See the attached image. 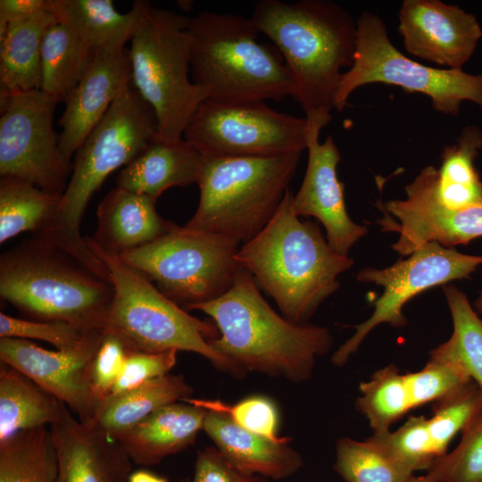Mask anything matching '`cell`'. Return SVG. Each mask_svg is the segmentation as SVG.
<instances>
[{
    "mask_svg": "<svg viewBox=\"0 0 482 482\" xmlns=\"http://www.w3.org/2000/svg\"><path fill=\"white\" fill-rule=\"evenodd\" d=\"M359 389L355 407L374 433L390 430L394 422L412 409L405 375L394 364L378 370Z\"/></svg>",
    "mask_w": 482,
    "mask_h": 482,
    "instance_id": "33",
    "label": "cell"
},
{
    "mask_svg": "<svg viewBox=\"0 0 482 482\" xmlns=\"http://www.w3.org/2000/svg\"><path fill=\"white\" fill-rule=\"evenodd\" d=\"M481 148L482 131L467 127L455 145L443 149L438 170L422 169L418 177L438 204L449 210L482 204V180L474 164Z\"/></svg>",
    "mask_w": 482,
    "mask_h": 482,
    "instance_id": "25",
    "label": "cell"
},
{
    "mask_svg": "<svg viewBox=\"0 0 482 482\" xmlns=\"http://www.w3.org/2000/svg\"><path fill=\"white\" fill-rule=\"evenodd\" d=\"M203 161V154L184 138L176 143L157 139L123 167L116 187L156 201L172 187L197 184Z\"/></svg>",
    "mask_w": 482,
    "mask_h": 482,
    "instance_id": "24",
    "label": "cell"
},
{
    "mask_svg": "<svg viewBox=\"0 0 482 482\" xmlns=\"http://www.w3.org/2000/svg\"><path fill=\"white\" fill-rule=\"evenodd\" d=\"M239 245L223 236L173 224L154 242L118 257L187 311L233 287L245 269L236 259Z\"/></svg>",
    "mask_w": 482,
    "mask_h": 482,
    "instance_id": "10",
    "label": "cell"
},
{
    "mask_svg": "<svg viewBox=\"0 0 482 482\" xmlns=\"http://www.w3.org/2000/svg\"><path fill=\"white\" fill-rule=\"evenodd\" d=\"M482 264V255H470L454 248L429 243L384 269L365 268L357 274V280L383 287L384 291L374 303L372 315L356 325L354 334L333 353L331 362L344 365L354 353L366 336L382 323L395 328L406 325L403 314L404 304L418 294L455 279L467 278Z\"/></svg>",
    "mask_w": 482,
    "mask_h": 482,
    "instance_id": "14",
    "label": "cell"
},
{
    "mask_svg": "<svg viewBox=\"0 0 482 482\" xmlns=\"http://www.w3.org/2000/svg\"><path fill=\"white\" fill-rule=\"evenodd\" d=\"M155 202L119 187L112 189L98 205L93 240L116 256L154 242L174 224L157 213Z\"/></svg>",
    "mask_w": 482,
    "mask_h": 482,
    "instance_id": "22",
    "label": "cell"
},
{
    "mask_svg": "<svg viewBox=\"0 0 482 482\" xmlns=\"http://www.w3.org/2000/svg\"><path fill=\"white\" fill-rule=\"evenodd\" d=\"M198 207L185 227L246 243L278 210L300 153L276 157L204 155Z\"/></svg>",
    "mask_w": 482,
    "mask_h": 482,
    "instance_id": "8",
    "label": "cell"
},
{
    "mask_svg": "<svg viewBox=\"0 0 482 482\" xmlns=\"http://www.w3.org/2000/svg\"><path fill=\"white\" fill-rule=\"evenodd\" d=\"M482 417V393L474 381L435 402L428 431L439 459L453 436Z\"/></svg>",
    "mask_w": 482,
    "mask_h": 482,
    "instance_id": "37",
    "label": "cell"
},
{
    "mask_svg": "<svg viewBox=\"0 0 482 482\" xmlns=\"http://www.w3.org/2000/svg\"><path fill=\"white\" fill-rule=\"evenodd\" d=\"M0 98V176L63 195L71 167L62 158L53 127L58 103L42 90Z\"/></svg>",
    "mask_w": 482,
    "mask_h": 482,
    "instance_id": "13",
    "label": "cell"
},
{
    "mask_svg": "<svg viewBox=\"0 0 482 482\" xmlns=\"http://www.w3.org/2000/svg\"><path fill=\"white\" fill-rule=\"evenodd\" d=\"M424 477L432 482H482V417L461 432L458 445Z\"/></svg>",
    "mask_w": 482,
    "mask_h": 482,
    "instance_id": "39",
    "label": "cell"
},
{
    "mask_svg": "<svg viewBox=\"0 0 482 482\" xmlns=\"http://www.w3.org/2000/svg\"><path fill=\"white\" fill-rule=\"evenodd\" d=\"M429 354L421 370L404 374L412 408L435 403L473 381L445 343Z\"/></svg>",
    "mask_w": 482,
    "mask_h": 482,
    "instance_id": "35",
    "label": "cell"
},
{
    "mask_svg": "<svg viewBox=\"0 0 482 482\" xmlns=\"http://www.w3.org/2000/svg\"><path fill=\"white\" fill-rule=\"evenodd\" d=\"M91 331L62 321L22 320L0 313V338L42 340L58 350L79 345Z\"/></svg>",
    "mask_w": 482,
    "mask_h": 482,
    "instance_id": "41",
    "label": "cell"
},
{
    "mask_svg": "<svg viewBox=\"0 0 482 482\" xmlns=\"http://www.w3.org/2000/svg\"><path fill=\"white\" fill-rule=\"evenodd\" d=\"M59 21L50 10L7 25L0 40V96L41 90V51L48 29Z\"/></svg>",
    "mask_w": 482,
    "mask_h": 482,
    "instance_id": "27",
    "label": "cell"
},
{
    "mask_svg": "<svg viewBox=\"0 0 482 482\" xmlns=\"http://www.w3.org/2000/svg\"><path fill=\"white\" fill-rule=\"evenodd\" d=\"M293 199L288 188L271 220L239 247L236 259L286 319L307 324L320 303L338 289V275L354 261L333 250L318 225L300 220Z\"/></svg>",
    "mask_w": 482,
    "mask_h": 482,
    "instance_id": "3",
    "label": "cell"
},
{
    "mask_svg": "<svg viewBox=\"0 0 482 482\" xmlns=\"http://www.w3.org/2000/svg\"><path fill=\"white\" fill-rule=\"evenodd\" d=\"M178 351L161 353L129 352L124 370L111 395L135 388L154 378L169 374L175 366Z\"/></svg>",
    "mask_w": 482,
    "mask_h": 482,
    "instance_id": "43",
    "label": "cell"
},
{
    "mask_svg": "<svg viewBox=\"0 0 482 482\" xmlns=\"http://www.w3.org/2000/svg\"><path fill=\"white\" fill-rule=\"evenodd\" d=\"M192 482H270L261 476L246 473L230 463L216 447L199 450Z\"/></svg>",
    "mask_w": 482,
    "mask_h": 482,
    "instance_id": "44",
    "label": "cell"
},
{
    "mask_svg": "<svg viewBox=\"0 0 482 482\" xmlns=\"http://www.w3.org/2000/svg\"><path fill=\"white\" fill-rule=\"evenodd\" d=\"M157 139L155 113L130 83L75 153L58 212L49 229L35 237L67 251L107 279L104 264L80 236V222L90 199L106 178Z\"/></svg>",
    "mask_w": 482,
    "mask_h": 482,
    "instance_id": "4",
    "label": "cell"
},
{
    "mask_svg": "<svg viewBox=\"0 0 482 482\" xmlns=\"http://www.w3.org/2000/svg\"><path fill=\"white\" fill-rule=\"evenodd\" d=\"M203 430L230 463L246 473L280 480L303 465L302 455L289 446L288 438L272 440L249 432L222 412L206 411Z\"/></svg>",
    "mask_w": 482,
    "mask_h": 482,
    "instance_id": "21",
    "label": "cell"
},
{
    "mask_svg": "<svg viewBox=\"0 0 482 482\" xmlns=\"http://www.w3.org/2000/svg\"><path fill=\"white\" fill-rule=\"evenodd\" d=\"M49 8L50 0H1L0 23H20Z\"/></svg>",
    "mask_w": 482,
    "mask_h": 482,
    "instance_id": "45",
    "label": "cell"
},
{
    "mask_svg": "<svg viewBox=\"0 0 482 482\" xmlns=\"http://www.w3.org/2000/svg\"><path fill=\"white\" fill-rule=\"evenodd\" d=\"M96 52L67 24L46 32L41 51V90L57 103L67 98L89 69Z\"/></svg>",
    "mask_w": 482,
    "mask_h": 482,
    "instance_id": "30",
    "label": "cell"
},
{
    "mask_svg": "<svg viewBox=\"0 0 482 482\" xmlns=\"http://www.w3.org/2000/svg\"><path fill=\"white\" fill-rule=\"evenodd\" d=\"M356 21L353 62L343 72L334 99L337 112L345 109L355 89L372 83L424 94L430 97L433 109L445 114L457 115L464 100L472 101L482 109V75L417 62L393 45L379 16L366 11Z\"/></svg>",
    "mask_w": 482,
    "mask_h": 482,
    "instance_id": "11",
    "label": "cell"
},
{
    "mask_svg": "<svg viewBox=\"0 0 482 482\" xmlns=\"http://www.w3.org/2000/svg\"><path fill=\"white\" fill-rule=\"evenodd\" d=\"M130 83L129 48L96 52L89 69L67 98L59 120L62 127L59 150L67 165L71 167V156Z\"/></svg>",
    "mask_w": 482,
    "mask_h": 482,
    "instance_id": "19",
    "label": "cell"
},
{
    "mask_svg": "<svg viewBox=\"0 0 482 482\" xmlns=\"http://www.w3.org/2000/svg\"><path fill=\"white\" fill-rule=\"evenodd\" d=\"M145 0L120 13L111 0H50L49 10L96 51L125 47L132 37Z\"/></svg>",
    "mask_w": 482,
    "mask_h": 482,
    "instance_id": "28",
    "label": "cell"
},
{
    "mask_svg": "<svg viewBox=\"0 0 482 482\" xmlns=\"http://www.w3.org/2000/svg\"><path fill=\"white\" fill-rule=\"evenodd\" d=\"M443 290L453 324V334L445 345L461 361L482 393V318L456 287L448 285Z\"/></svg>",
    "mask_w": 482,
    "mask_h": 482,
    "instance_id": "36",
    "label": "cell"
},
{
    "mask_svg": "<svg viewBox=\"0 0 482 482\" xmlns=\"http://www.w3.org/2000/svg\"><path fill=\"white\" fill-rule=\"evenodd\" d=\"M187 402L206 411L222 412L240 428L272 440H280L278 435V413L270 399L263 396L245 398L230 405L218 400L192 399Z\"/></svg>",
    "mask_w": 482,
    "mask_h": 482,
    "instance_id": "40",
    "label": "cell"
},
{
    "mask_svg": "<svg viewBox=\"0 0 482 482\" xmlns=\"http://www.w3.org/2000/svg\"><path fill=\"white\" fill-rule=\"evenodd\" d=\"M406 199L391 200L384 211L399 220L386 217L379 221L383 230L399 233L392 248L401 255H410L429 243L453 248L482 237V204L449 210L438 204L417 176L406 186Z\"/></svg>",
    "mask_w": 482,
    "mask_h": 482,
    "instance_id": "16",
    "label": "cell"
},
{
    "mask_svg": "<svg viewBox=\"0 0 482 482\" xmlns=\"http://www.w3.org/2000/svg\"><path fill=\"white\" fill-rule=\"evenodd\" d=\"M192 394L191 386L182 375L169 373L100 400L91 421L118 441L158 409L190 398Z\"/></svg>",
    "mask_w": 482,
    "mask_h": 482,
    "instance_id": "26",
    "label": "cell"
},
{
    "mask_svg": "<svg viewBox=\"0 0 482 482\" xmlns=\"http://www.w3.org/2000/svg\"><path fill=\"white\" fill-rule=\"evenodd\" d=\"M189 17L144 2L130 38L131 84L154 110L159 139L176 143L205 94L189 79Z\"/></svg>",
    "mask_w": 482,
    "mask_h": 482,
    "instance_id": "9",
    "label": "cell"
},
{
    "mask_svg": "<svg viewBox=\"0 0 482 482\" xmlns=\"http://www.w3.org/2000/svg\"><path fill=\"white\" fill-rule=\"evenodd\" d=\"M180 482H192L190 479H183Z\"/></svg>",
    "mask_w": 482,
    "mask_h": 482,
    "instance_id": "49",
    "label": "cell"
},
{
    "mask_svg": "<svg viewBox=\"0 0 482 482\" xmlns=\"http://www.w3.org/2000/svg\"><path fill=\"white\" fill-rule=\"evenodd\" d=\"M128 482H168V480L164 477L139 470L130 473Z\"/></svg>",
    "mask_w": 482,
    "mask_h": 482,
    "instance_id": "46",
    "label": "cell"
},
{
    "mask_svg": "<svg viewBox=\"0 0 482 482\" xmlns=\"http://www.w3.org/2000/svg\"><path fill=\"white\" fill-rule=\"evenodd\" d=\"M85 241L104 264L113 289L104 324L105 332L117 337L130 352H193L235 378L246 375L210 345L220 336L213 322L190 315L146 276L102 249L92 237H86Z\"/></svg>",
    "mask_w": 482,
    "mask_h": 482,
    "instance_id": "7",
    "label": "cell"
},
{
    "mask_svg": "<svg viewBox=\"0 0 482 482\" xmlns=\"http://www.w3.org/2000/svg\"><path fill=\"white\" fill-rule=\"evenodd\" d=\"M192 81L206 98L280 101L294 96L292 75L276 46L258 41L250 17L203 11L189 17Z\"/></svg>",
    "mask_w": 482,
    "mask_h": 482,
    "instance_id": "6",
    "label": "cell"
},
{
    "mask_svg": "<svg viewBox=\"0 0 482 482\" xmlns=\"http://www.w3.org/2000/svg\"><path fill=\"white\" fill-rule=\"evenodd\" d=\"M306 119L278 112L262 101L204 99L184 139L202 154L276 157L307 148Z\"/></svg>",
    "mask_w": 482,
    "mask_h": 482,
    "instance_id": "12",
    "label": "cell"
},
{
    "mask_svg": "<svg viewBox=\"0 0 482 482\" xmlns=\"http://www.w3.org/2000/svg\"><path fill=\"white\" fill-rule=\"evenodd\" d=\"M192 310L212 318L220 336L210 345L245 374L256 371L302 383L312 377L316 358L333 345L327 328L296 324L277 313L246 269L228 292L187 309Z\"/></svg>",
    "mask_w": 482,
    "mask_h": 482,
    "instance_id": "2",
    "label": "cell"
},
{
    "mask_svg": "<svg viewBox=\"0 0 482 482\" xmlns=\"http://www.w3.org/2000/svg\"><path fill=\"white\" fill-rule=\"evenodd\" d=\"M333 468L345 482H407L413 476L370 437L339 439Z\"/></svg>",
    "mask_w": 482,
    "mask_h": 482,
    "instance_id": "34",
    "label": "cell"
},
{
    "mask_svg": "<svg viewBox=\"0 0 482 482\" xmlns=\"http://www.w3.org/2000/svg\"><path fill=\"white\" fill-rule=\"evenodd\" d=\"M104 335V329H95L79 345L54 351L28 339L4 337L0 360L63 403L79 420L89 421L98 403L92 386V365Z\"/></svg>",
    "mask_w": 482,
    "mask_h": 482,
    "instance_id": "15",
    "label": "cell"
},
{
    "mask_svg": "<svg viewBox=\"0 0 482 482\" xmlns=\"http://www.w3.org/2000/svg\"><path fill=\"white\" fill-rule=\"evenodd\" d=\"M407 482H432L428 480L424 476L415 477L412 476Z\"/></svg>",
    "mask_w": 482,
    "mask_h": 482,
    "instance_id": "48",
    "label": "cell"
},
{
    "mask_svg": "<svg viewBox=\"0 0 482 482\" xmlns=\"http://www.w3.org/2000/svg\"><path fill=\"white\" fill-rule=\"evenodd\" d=\"M370 437L411 473L429 470L439 459L424 416H411L395 431L373 433Z\"/></svg>",
    "mask_w": 482,
    "mask_h": 482,
    "instance_id": "38",
    "label": "cell"
},
{
    "mask_svg": "<svg viewBox=\"0 0 482 482\" xmlns=\"http://www.w3.org/2000/svg\"><path fill=\"white\" fill-rule=\"evenodd\" d=\"M0 296L36 320L104 329L113 289L67 251L35 237L2 253Z\"/></svg>",
    "mask_w": 482,
    "mask_h": 482,
    "instance_id": "5",
    "label": "cell"
},
{
    "mask_svg": "<svg viewBox=\"0 0 482 482\" xmlns=\"http://www.w3.org/2000/svg\"><path fill=\"white\" fill-rule=\"evenodd\" d=\"M398 29L408 53L452 70H461L482 37L473 14L439 0H404Z\"/></svg>",
    "mask_w": 482,
    "mask_h": 482,
    "instance_id": "17",
    "label": "cell"
},
{
    "mask_svg": "<svg viewBox=\"0 0 482 482\" xmlns=\"http://www.w3.org/2000/svg\"><path fill=\"white\" fill-rule=\"evenodd\" d=\"M130 351L114 335L104 331L92 365V386L97 402L111 395Z\"/></svg>",
    "mask_w": 482,
    "mask_h": 482,
    "instance_id": "42",
    "label": "cell"
},
{
    "mask_svg": "<svg viewBox=\"0 0 482 482\" xmlns=\"http://www.w3.org/2000/svg\"><path fill=\"white\" fill-rule=\"evenodd\" d=\"M54 443L56 482H128L132 461L121 445L91 420L81 421L62 403L49 426Z\"/></svg>",
    "mask_w": 482,
    "mask_h": 482,
    "instance_id": "20",
    "label": "cell"
},
{
    "mask_svg": "<svg viewBox=\"0 0 482 482\" xmlns=\"http://www.w3.org/2000/svg\"><path fill=\"white\" fill-rule=\"evenodd\" d=\"M206 411L187 402L167 404L146 417L118 442L134 464L154 465L191 445L203 429Z\"/></svg>",
    "mask_w": 482,
    "mask_h": 482,
    "instance_id": "23",
    "label": "cell"
},
{
    "mask_svg": "<svg viewBox=\"0 0 482 482\" xmlns=\"http://www.w3.org/2000/svg\"><path fill=\"white\" fill-rule=\"evenodd\" d=\"M473 308L478 314L482 315V292L479 293L478 296L474 301Z\"/></svg>",
    "mask_w": 482,
    "mask_h": 482,
    "instance_id": "47",
    "label": "cell"
},
{
    "mask_svg": "<svg viewBox=\"0 0 482 482\" xmlns=\"http://www.w3.org/2000/svg\"><path fill=\"white\" fill-rule=\"evenodd\" d=\"M250 18L283 57L308 127L321 130L331 120L341 71L353 62L357 21L328 0H262Z\"/></svg>",
    "mask_w": 482,
    "mask_h": 482,
    "instance_id": "1",
    "label": "cell"
},
{
    "mask_svg": "<svg viewBox=\"0 0 482 482\" xmlns=\"http://www.w3.org/2000/svg\"><path fill=\"white\" fill-rule=\"evenodd\" d=\"M57 471L56 450L46 427L0 442V482H56Z\"/></svg>",
    "mask_w": 482,
    "mask_h": 482,
    "instance_id": "32",
    "label": "cell"
},
{
    "mask_svg": "<svg viewBox=\"0 0 482 482\" xmlns=\"http://www.w3.org/2000/svg\"><path fill=\"white\" fill-rule=\"evenodd\" d=\"M320 130L309 128L307 169L302 185L294 195L293 207L298 217H314L320 220L331 248L348 256L350 249L367 234L368 229L354 223L349 217L344 184L337 173L341 160L339 150L331 136L320 143Z\"/></svg>",
    "mask_w": 482,
    "mask_h": 482,
    "instance_id": "18",
    "label": "cell"
},
{
    "mask_svg": "<svg viewBox=\"0 0 482 482\" xmlns=\"http://www.w3.org/2000/svg\"><path fill=\"white\" fill-rule=\"evenodd\" d=\"M62 403L14 368L0 364V442L32 428L50 426Z\"/></svg>",
    "mask_w": 482,
    "mask_h": 482,
    "instance_id": "29",
    "label": "cell"
},
{
    "mask_svg": "<svg viewBox=\"0 0 482 482\" xmlns=\"http://www.w3.org/2000/svg\"><path fill=\"white\" fill-rule=\"evenodd\" d=\"M62 195L13 177L0 180V243L25 231L43 234L53 223Z\"/></svg>",
    "mask_w": 482,
    "mask_h": 482,
    "instance_id": "31",
    "label": "cell"
}]
</instances>
